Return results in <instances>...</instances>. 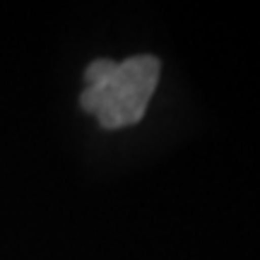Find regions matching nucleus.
<instances>
[{"mask_svg":"<svg viewBox=\"0 0 260 260\" xmlns=\"http://www.w3.org/2000/svg\"><path fill=\"white\" fill-rule=\"evenodd\" d=\"M161 63L154 56H130L121 63L102 58L87 65L80 96L82 111L92 113L106 130L135 125L145 118L149 99L159 84Z\"/></svg>","mask_w":260,"mask_h":260,"instance_id":"f257e3e1","label":"nucleus"}]
</instances>
